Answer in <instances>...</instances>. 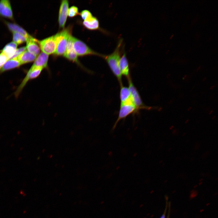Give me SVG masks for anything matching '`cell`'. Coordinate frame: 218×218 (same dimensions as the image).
<instances>
[{
	"mask_svg": "<svg viewBox=\"0 0 218 218\" xmlns=\"http://www.w3.org/2000/svg\"><path fill=\"white\" fill-rule=\"evenodd\" d=\"M122 42V40L120 39L114 51L111 54L106 55L104 58L112 73L118 80L120 85L122 84V75L119 67L121 57L120 48Z\"/></svg>",
	"mask_w": 218,
	"mask_h": 218,
	"instance_id": "obj_1",
	"label": "cell"
},
{
	"mask_svg": "<svg viewBox=\"0 0 218 218\" xmlns=\"http://www.w3.org/2000/svg\"><path fill=\"white\" fill-rule=\"evenodd\" d=\"M70 29H63L54 35L56 44L54 54L56 55H64L66 52L68 37L70 34Z\"/></svg>",
	"mask_w": 218,
	"mask_h": 218,
	"instance_id": "obj_2",
	"label": "cell"
},
{
	"mask_svg": "<svg viewBox=\"0 0 218 218\" xmlns=\"http://www.w3.org/2000/svg\"><path fill=\"white\" fill-rule=\"evenodd\" d=\"M127 79L131 100L136 107L137 112L141 109H150V107L146 106L144 104L140 95L133 83L130 77Z\"/></svg>",
	"mask_w": 218,
	"mask_h": 218,
	"instance_id": "obj_3",
	"label": "cell"
},
{
	"mask_svg": "<svg viewBox=\"0 0 218 218\" xmlns=\"http://www.w3.org/2000/svg\"><path fill=\"white\" fill-rule=\"evenodd\" d=\"M73 46L75 51L78 56L94 55L104 58L106 56L95 52L83 42L74 37L73 39Z\"/></svg>",
	"mask_w": 218,
	"mask_h": 218,
	"instance_id": "obj_4",
	"label": "cell"
},
{
	"mask_svg": "<svg viewBox=\"0 0 218 218\" xmlns=\"http://www.w3.org/2000/svg\"><path fill=\"white\" fill-rule=\"evenodd\" d=\"M136 112H137L136 107L132 100L121 104L118 117L112 127V130L115 129L117 123L121 120L125 119L130 114Z\"/></svg>",
	"mask_w": 218,
	"mask_h": 218,
	"instance_id": "obj_5",
	"label": "cell"
},
{
	"mask_svg": "<svg viewBox=\"0 0 218 218\" xmlns=\"http://www.w3.org/2000/svg\"><path fill=\"white\" fill-rule=\"evenodd\" d=\"M43 68L41 67L31 66L28 70L27 74L22 81L15 92V95L18 97L22 89L29 80L33 79L38 77L40 74Z\"/></svg>",
	"mask_w": 218,
	"mask_h": 218,
	"instance_id": "obj_6",
	"label": "cell"
},
{
	"mask_svg": "<svg viewBox=\"0 0 218 218\" xmlns=\"http://www.w3.org/2000/svg\"><path fill=\"white\" fill-rule=\"evenodd\" d=\"M39 44L42 52L48 55L54 53L56 44L54 35L39 41Z\"/></svg>",
	"mask_w": 218,
	"mask_h": 218,
	"instance_id": "obj_7",
	"label": "cell"
},
{
	"mask_svg": "<svg viewBox=\"0 0 218 218\" xmlns=\"http://www.w3.org/2000/svg\"><path fill=\"white\" fill-rule=\"evenodd\" d=\"M69 7L68 2L67 0L62 1L59 10L58 23L59 27L64 28L68 15Z\"/></svg>",
	"mask_w": 218,
	"mask_h": 218,
	"instance_id": "obj_8",
	"label": "cell"
},
{
	"mask_svg": "<svg viewBox=\"0 0 218 218\" xmlns=\"http://www.w3.org/2000/svg\"><path fill=\"white\" fill-rule=\"evenodd\" d=\"M0 15L10 19H13L12 11L9 0L0 1Z\"/></svg>",
	"mask_w": 218,
	"mask_h": 218,
	"instance_id": "obj_9",
	"label": "cell"
},
{
	"mask_svg": "<svg viewBox=\"0 0 218 218\" xmlns=\"http://www.w3.org/2000/svg\"><path fill=\"white\" fill-rule=\"evenodd\" d=\"M26 42L27 51L36 56L39 54L40 49L39 41L30 35L27 38Z\"/></svg>",
	"mask_w": 218,
	"mask_h": 218,
	"instance_id": "obj_10",
	"label": "cell"
},
{
	"mask_svg": "<svg viewBox=\"0 0 218 218\" xmlns=\"http://www.w3.org/2000/svg\"><path fill=\"white\" fill-rule=\"evenodd\" d=\"M119 67L122 75L124 76L127 78L130 77L129 63L125 53H123L121 57Z\"/></svg>",
	"mask_w": 218,
	"mask_h": 218,
	"instance_id": "obj_11",
	"label": "cell"
},
{
	"mask_svg": "<svg viewBox=\"0 0 218 218\" xmlns=\"http://www.w3.org/2000/svg\"><path fill=\"white\" fill-rule=\"evenodd\" d=\"M48 55L42 52L36 58L31 66L41 67L43 69H48Z\"/></svg>",
	"mask_w": 218,
	"mask_h": 218,
	"instance_id": "obj_12",
	"label": "cell"
},
{
	"mask_svg": "<svg viewBox=\"0 0 218 218\" xmlns=\"http://www.w3.org/2000/svg\"><path fill=\"white\" fill-rule=\"evenodd\" d=\"M21 64L17 58L11 59L7 60L0 70V73L19 67Z\"/></svg>",
	"mask_w": 218,
	"mask_h": 218,
	"instance_id": "obj_13",
	"label": "cell"
},
{
	"mask_svg": "<svg viewBox=\"0 0 218 218\" xmlns=\"http://www.w3.org/2000/svg\"><path fill=\"white\" fill-rule=\"evenodd\" d=\"M83 24L86 28L90 30H97L99 27V23L98 19L93 16L84 20Z\"/></svg>",
	"mask_w": 218,
	"mask_h": 218,
	"instance_id": "obj_14",
	"label": "cell"
},
{
	"mask_svg": "<svg viewBox=\"0 0 218 218\" xmlns=\"http://www.w3.org/2000/svg\"><path fill=\"white\" fill-rule=\"evenodd\" d=\"M37 56L28 51H25L17 58L21 64L32 62L35 61Z\"/></svg>",
	"mask_w": 218,
	"mask_h": 218,
	"instance_id": "obj_15",
	"label": "cell"
},
{
	"mask_svg": "<svg viewBox=\"0 0 218 218\" xmlns=\"http://www.w3.org/2000/svg\"><path fill=\"white\" fill-rule=\"evenodd\" d=\"M120 98L121 104L131 100L130 92L127 87L122 84L120 85Z\"/></svg>",
	"mask_w": 218,
	"mask_h": 218,
	"instance_id": "obj_16",
	"label": "cell"
},
{
	"mask_svg": "<svg viewBox=\"0 0 218 218\" xmlns=\"http://www.w3.org/2000/svg\"><path fill=\"white\" fill-rule=\"evenodd\" d=\"M17 45L14 42H11L7 44L1 51L10 59L16 49Z\"/></svg>",
	"mask_w": 218,
	"mask_h": 218,
	"instance_id": "obj_17",
	"label": "cell"
},
{
	"mask_svg": "<svg viewBox=\"0 0 218 218\" xmlns=\"http://www.w3.org/2000/svg\"><path fill=\"white\" fill-rule=\"evenodd\" d=\"M6 24L9 29L13 32L19 33L27 38L30 36L24 28L18 24L8 22H6Z\"/></svg>",
	"mask_w": 218,
	"mask_h": 218,
	"instance_id": "obj_18",
	"label": "cell"
},
{
	"mask_svg": "<svg viewBox=\"0 0 218 218\" xmlns=\"http://www.w3.org/2000/svg\"><path fill=\"white\" fill-rule=\"evenodd\" d=\"M64 56L68 60L75 62L81 66L78 60V56L74 49L68 51H66L64 55Z\"/></svg>",
	"mask_w": 218,
	"mask_h": 218,
	"instance_id": "obj_19",
	"label": "cell"
},
{
	"mask_svg": "<svg viewBox=\"0 0 218 218\" xmlns=\"http://www.w3.org/2000/svg\"><path fill=\"white\" fill-rule=\"evenodd\" d=\"M27 38L19 33L15 32L13 33V40L17 45L21 44L26 41Z\"/></svg>",
	"mask_w": 218,
	"mask_h": 218,
	"instance_id": "obj_20",
	"label": "cell"
},
{
	"mask_svg": "<svg viewBox=\"0 0 218 218\" xmlns=\"http://www.w3.org/2000/svg\"><path fill=\"white\" fill-rule=\"evenodd\" d=\"M78 14V8L77 7L72 6L68 8V15L69 17H74Z\"/></svg>",
	"mask_w": 218,
	"mask_h": 218,
	"instance_id": "obj_21",
	"label": "cell"
},
{
	"mask_svg": "<svg viewBox=\"0 0 218 218\" xmlns=\"http://www.w3.org/2000/svg\"><path fill=\"white\" fill-rule=\"evenodd\" d=\"M82 18L84 20L93 16L91 13L88 10H84L82 11L80 13Z\"/></svg>",
	"mask_w": 218,
	"mask_h": 218,
	"instance_id": "obj_22",
	"label": "cell"
},
{
	"mask_svg": "<svg viewBox=\"0 0 218 218\" xmlns=\"http://www.w3.org/2000/svg\"><path fill=\"white\" fill-rule=\"evenodd\" d=\"M26 49V47H22L18 48L16 49L11 59H13L17 58L22 53L25 51Z\"/></svg>",
	"mask_w": 218,
	"mask_h": 218,
	"instance_id": "obj_23",
	"label": "cell"
},
{
	"mask_svg": "<svg viewBox=\"0 0 218 218\" xmlns=\"http://www.w3.org/2000/svg\"><path fill=\"white\" fill-rule=\"evenodd\" d=\"M8 59H9L8 57L3 53L1 52L0 53V70Z\"/></svg>",
	"mask_w": 218,
	"mask_h": 218,
	"instance_id": "obj_24",
	"label": "cell"
},
{
	"mask_svg": "<svg viewBox=\"0 0 218 218\" xmlns=\"http://www.w3.org/2000/svg\"><path fill=\"white\" fill-rule=\"evenodd\" d=\"M166 208V209L165 210L164 213L162 215V216H161V217H160V218H165L167 208Z\"/></svg>",
	"mask_w": 218,
	"mask_h": 218,
	"instance_id": "obj_25",
	"label": "cell"
},
{
	"mask_svg": "<svg viewBox=\"0 0 218 218\" xmlns=\"http://www.w3.org/2000/svg\"><path fill=\"white\" fill-rule=\"evenodd\" d=\"M167 218H168V217Z\"/></svg>",
	"mask_w": 218,
	"mask_h": 218,
	"instance_id": "obj_26",
	"label": "cell"
}]
</instances>
